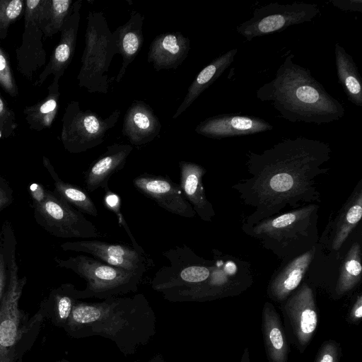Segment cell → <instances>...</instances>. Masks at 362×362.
Masks as SVG:
<instances>
[{"label":"cell","instance_id":"cell-33","mask_svg":"<svg viewBox=\"0 0 362 362\" xmlns=\"http://www.w3.org/2000/svg\"><path fill=\"white\" fill-rule=\"evenodd\" d=\"M54 320L59 327H65L75 303L79 300L78 290L73 284H64L51 293Z\"/></svg>","mask_w":362,"mask_h":362},{"label":"cell","instance_id":"cell-6","mask_svg":"<svg viewBox=\"0 0 362 362\" xmlns=\"http://www.w3.org/2000/svg\"><path fill=\"white\" fill-rule=\"evenodd\" d=\"M59 267L70 269L86 281L83 290H78L80 299L104 300L138 291L144 274L107 264L83 255L67 259L54 258Z\"/></svg>","mask_w":362,"mask_h":362},{"label":"cell","instance_id":"cell-22","mask_svg":"<svg viewBox=\"0 0 362 362\" xmlns=\"http://www.w3.org/2000/svg\"><path fill=\"white\" fill-rule=\"evenodd\" d=\"M180 170V187L190 203L195 213L201 219L210 222L215 216L211 203L206 198L203 186V176L206 169L195 163L181 160L179 163Z\"/></svg>","mask_w":362,"mask_h":362},{"label":"cell","instance_id":"cell-25","mask_svg":"<svg viewBox=\"0 0 362 362\" xmlns=\"http://www.w3.org/2000/svg\"><path fill=\"white\" fill-rule=\"evenodd\" d=\"M262 329L269 362H288V344L280 317L274 305L266 302L262 313Z\"/></svg>","mask_w":362,"mask_h":362},{"label":"cell","instance_id":"cell-19","mask_svg":"<svg viewBox=\"0 0 362 362\" xmlns=\"http://www.w3.org/2000/svg\"><path fill=\"white\" fill-rule=\"evenodd\" d=\"M161 127L150 105L144 101L134 100L124 116L122 133L132 146H139L154 140Z\"/></svg>","mask_w":362,"mask_h":362},{"label":"cell","instance_id":"cell-4","mask_svg":"<svg viewBox=\"0 0 362 362\" xmlns=\"http://www.w3.org/2000/svg\"><path fill=\"white\" fill-rule=\"evenodd\" d=\"M318 210L310 204L242 229L278 258L290 260L317 246Z\"/></svg>","mask_w":362,"mask_h":362},{"label":"cell","instance_id":"cell-42","mask_svg":"<svg viewBox=\"0 0 362 362\" xmlns=\"http://www.w3.org/2000/svg\"><path fill=\"white\" fill-rule=\"evenodd\" d=\"M362 317V296L361 295H359L351 310V312H350V314H349V319L350 320L355 323V324H358L361 319Z\"/></svg>","mask_w":362,"mask_h":362},{"label":"cell","instance_id":"cell-30","mask_svg":"<svg viewBox=\"0 0 362 362\" xmlns=\"http://www.w3.org/2000/svg\"><path fill=\"white\" fill-rule=\"evenodd\" d=\"M42 163L54 181L53 191L63 200L74 206L81 213L96 217L98 210L89 195L82 189L61 180L49 160L43 156Z\"/></svg>","mask_w":362,"mask_h":362},{"label":"cell","instance_id":"cell-46","mask_svg":"<svg viewBox=\"0 0 362 362\" xmlns=\"http://www.w3.org/2000/svg\"><path fill=\"white\" fill-rule=\"evenodd\" d=\"M0 362H8L6 360H4V358H2L1 357H0Z\"/></svg>","mask_w":362,"mask_h":362},{"label":"cell","instance_id":"cell-32","mask_svg":"<svg viewBox=\"0 0 362 362\" xmlns=\"http://www.w3.org/2000/svg\"><path fill=\"white\" fill-rule=\"evenodd\" d=\"M361 252L358 242L354 243L345 257L336 286V293L341 296L352 290L361 279Z\"/></svg>","mask_w":362,"mask_h":362},{"label":"cell","instance_id":"cell-36","mask_svg":"<svg viewBox=\"0 0 362 362\" xmlns=\"http://www.w3.org/2000/svg\"><path fill=\"white\" fill-rule=\"evenodd\" d=\"M104 203L107 208L112 211L116 214L119 221V223L124 228L129 238L131 239L133 244V247L139 252L146 254L144 250L136 243L135 238L130 231L129 226H127V222L124 220V218L121 211V200L119 197L114 192H111L110 189H107L106 190L105 194Z\"/></svg>","mask_w":362,"mask_h":362},{"label":"cell","instance_id":"cell-31","mask_svg":"<svg viewBox=\"0 0 362 362\" xmlns=\"http://www.w3.org/2000/svg\"><path fill=\"white\" fill-rule=\"evenodd\" d=\"M73 4L72 0H40L37 20L44 37H50L61 31Z\"/></svg>","mask_w":362,"mask_h":362},{"label":"cell","instance_id":"cell-35","mask_svg":"<svg viewBox=\"0 0 362 362\" xmlns=\"http://www.w3.org/2000/svg\"><path fill=\"white\" fill-rule=\"evenodd\" d=\"M0 86L10 96L18 95V88L6 52L0 46Z\"/></svg>","mask_w":362,"mask_h":362},{"label":"cell","instance_id":"cell-15","mask_svg":"<svg viewBox=\"0 0 362 362\" xmlns=\"http://www.w3.org/2000/svg\"><path fill=\"white\" fill-rule=\"evenodd\" d=\"M284 311L290 321L298 348L300 352H303L318 324L317 310L312 288L303 283L287 298Z\"/></svg>","mask_w":362,"mask_h":362},{"label":"cell","instance_id":"cell-44","mask_svg":"<svg viewBox=\"0 0 362 362\" xmlns=\"http://www.w3.org/2000/svg\"><path fill=\"white\" fill-rule=\"evenodd\" d=\"M240 362H250V353L247 348H245L243 354Z\"/></svg>","mask_w":362,"mask_h":362},{"label":"cell","instance_id":"cell-21","mask_svg":"<svg viewBox=\"0 0 362 362\" xmlns=\"http://www.w3.org/2000/svg\"><path fill=\"white\" fill-rule=\"evenodd\" d=\"M133 150L131 144H114L106 147V151L95 160L85 173V184L88 191L98 188L109 189L110 177L122 170Z\"/></svg>","mask_w":362,"mask_h":362},{"label":"cell","instance_id":"cell-12","mask_svg":"<svg viewBox=\"0 0 362 362\" xmlns=\"http://www.w3.org/2000/svg\"><path fill=\"white\" fill-rule=\"evenodd\" d=\"M60 247L64 251L88 253L107 264L143 274L153 263L146 254L133 247L98 240L68 241Z\"/></svg>","mask_w":362,"mask_h":362},{"label":"cell","instance_id":"cell-13","mask_svg":"<svg viewBox=\"0 0 362 362\" xmlns=\"http://www.w3.org/2000/svg\"><path fill=\"white\" fill-rule=\"evenodd\" d=\"M40 0H25L24 30L22 42L16 49L18 71L29 80L46 62L47 53L43 47V33L38 25Z\"/></svg>","mask_w":362,"mask_h":362},{"label":"cell","instance_id":"cell-41","mask_svg":"<svg viewBox=\"0 0 362 362\" xmlns=\"http://www.w3.org/2000/svg\"><path fill=\"white\" fill-rule=\"evenodd\" d=\"M29 191L33 203H37L44 199L46 195L47 189H45L40 184L34 182L30 185Z\"/></svg>","mask_w":362,"mask_h":362},{"label":"cell","instance_id":"cell-40","mask_svg":"<svg viewBox=\"0 0 362 362\" xmlns=\"http://www.w3.org/2000/svg\"><path fill=\"white\" fill-rule=\"evenodd\" d=\"M329 2L343 11L362 13L361 0H330Z\"/></svg>","mask_w":362,"mask_h":362},{"label":"cell","instance_id":"cell-24","mask_svg":"<svg viewBox=\"0 0 362 362\" xmlns=\"http://www.w3.org/2000/svg\"><path fill=\"white\" fill-rule=\"evenodd\" d=\"M144 19L139 11L132 12L127 22L114 31L117 37L118 54L122 58L121 68L115 78L117 83L122 81L127 66L134 60L143 45Z\"/></svg>","mask_w":362,"mask_h":362},{"label":"cell","instance_id":"cell-20","mask_svg":"<svg viewBox=\"0 0 362 362\" xmlns=\"http://www.w3.org/2000/svg\"><path fill=\"white\" fill-rule=\"evenodd\" d=\"M190 40L180 32L164 33L151 42L147 61L156 71L176 69L187 58Z\"/></svg>","mask_w":362,"mask_h":362},{"label":"cell","instance_id":"cell-10","mask_svg":"<svg viewBox=\"0 0 362 362\" xmlns=\"http://www.w3.org/2000/svg\"><path fill=\"white\" fill-rule=\"evenodd\" d=\"M320 13L315 4L295 2L290 4L271 3L254 10L252 17L236 27L247 41L282 31L291 25L310 22Z\"/></svg>","mask_w":362,"mask_h":362},{"label":"cell","instance_id":"cell-29","mask_svg":"<svg viewBox=\"0 0 362 362\" xmlns=\"http://www.w3.org/2000/svg\"><path fill=\"white\" fill-rule=\"evenodd\" d=\"M334 55L339 83L349 101L358 107H362V81L356 62L338 43L334 46Z\"/></svg>","mask_w":362,"mask_h":362},{"label":"cell","instance_id":"cell-16","mask_svg":"<svg viewBox=\"0 0 362 362\" xmlns=\"http://www.w3.org/2000/svg\"><path fill=\"white\" fill-rule=\"evenodd\" d=\"M81 7L82 0L74 2L60 31L59 43L35 82V86H41L50 75H53V78L60 79L71 64L76 47Z\"/></svg>","mask_w":362,"mask_h":362},{"label":"cell","instance_id":"cell-3","mask_svg":"<svg viewBox=\"0 0 362 362\" xmlns=\"http://www.w3.org/2000/svg\"><path fill=\"white\" fill-rule=\"evenodd\" d=\"M289 54L274 78L260 86L256 97L270 102L280 115L291 122L322 124L340 119L345 114L342 104L332 96L310 70L294 61Z\"/></svg>","mask_w":362,"mask_h":362},{"label":"cell","instance_id":"cell-39","mask_svg":"<svg viewBox=\"0 0 362 362\" xmlns=\"http://www.w3.org/2000/svg\"><path fill=\"white\" fill-rule=\"evenodd\" d=\"M8 281V269L2 240L0 243V303L4 294Z\"/></svg>","mask_w":362,"mask_h":362},{"label":"cell","instance_id":"cell-43","mask_svg":"<svg viewBox=\"0 0 362 362\" xmlns=\"http://www.w3.org/2000/svg\"><path fill=\"white\" fill-rule=\"evenodd\" d=\"M12 202V194L10 189L4 184H0V211Z\"/></svg>","mask_w":362,"mask_h":362},{"label":"cell","instance_id":"cell-28","mask_svg":"<svg viewBox=\"0 0 362 362\" xmlns=\"http://www.w3.org/2000/svg\"><path fill=\"white\" fill-rule=\"evenodd\" d=\"M59 79L53 78L47 96L35 105L25 107L23 113L30 129L40 132L52 125L59 110Z\"/></svg>","mask_w":362,"mask_h":362},{"label":"cell","instance_id":"cell-9","mask_svg":"<svg viewBox=\"0 0 362 362\" xmlns=\"http://www.w3.org/2000/svg\"><path fill=\"white\" fill-rule=\"evenodd\" d=\"M33 209L37 224L54 236L81 239L101 236L91 221L53 191L47 189L44 199L33 203Z\"/></svg>","mask_w":362,"mask_h":362},{"label":"cell","instance_id":"cell-18","mask_svg":"<svg viewBox=\"0 0 362 362\" xmlns=\"http://www.w3.org/2000/svg\"><path fill=\"white\" fill-rule=\"evenodd\" d=\"M273 128L270 123L260 117L226 113L205 119L196 127L195 132L220 139L269 132Z\"/></svg>","mask_w":362,"mask_h":362},{"label":"cell","instance_id":"cell-17","mask_svg":"<svg viewBox=\"0 0 362 362\" xmlns=\"http://www.w3.org/2000/svg\"><path fill=\"white\" fill-rule=\"evenodd\" d=\"M238 265L233 261L225 263L222 259L214 264L209 278L195 285L170 288L161 292L163 298L170 302H192L209 300L222 296L229 283V277L235 274Z\"/></svg>","mask_w":362,"mask_h":362},{"label":"cell","instance_id":"cell-47","mask_svg":"<svg viewBox=\"0 0 362 362\" xmlns=\"http://www.w3.org/2000/svg\"><path fill=\"white\" fill-rule=\"evenodd\" d=\"M58 362H70V361L64 360V361H58Z\"/></svg>","mask_w":362,"mask_h":362},{"label":"cell","instance_id":"cell-8","mask_svg":"<svg viewBox=\"0 0 362 362\" xmlns=\"http://www.w3.org/2000/svg\"><path fill=\"white\" fill-rule=\"evenodd\" d=\"M120 114L119 110H115L103 118L90 110H81L78 101H71L62 119L60 139L64 148L71 153H79L101 144Z\"/></svg>","mask_w":362,"mask_h":362},{"label":"cell","instance_id":"cell-26","mask_svg":"<svg viewBox=\"0 0 362 362\" xmlns=\"http://www.w3.org/2000/svg\"><path fill=\"white\" fill-rule=\"evenodd\" d=\"M238 49H230L218 56L206 66L196 76L187 89L182 103L173 116L177 118L232 64Z\"/></svg>","mask_w":362,"mask_h":362},{"label":"cell","instance_id":"cell-7","mask_svg":"<svg viewBox=\"0 0 362 362\" xmlns=\"http://www.w3.org/2000/svg\"><path fill=\"white\" fill-rule=\"evenodd\" d=\"M8 269L6 288L0 303V357L8 362H14L15 347L20 341L25 329L23 327V313L18 303L26 278H19L16 262V240L10 223H4L2 228Z\"/></svg>","mask_w":362,"mask_h":362},{"label":"cell","instance_id":"cell-38","mask_svg":"<svg viewBox=\"0 0 362 362\" xmlns=\"http://www.w3.org/2000/svg\"><path fill=\"white\" fill-rule=\"evenodd\" d=\"M340 356L339 344L334 340H328L322 344L313 362H339Z\"/></svg>","mask_w":362,"mask_h":362},{"label":"cell","instance_id":"cell-11","mask_svg":"<svg viewBox=\"0 0 362 362\" xmlns=\"http://www.w3.org/2000/svg\"><path fill=\"white\" fill-rule=\"evenodd\" d=\"M163 255L170 265L160 268L151 281L152 288L160 293L204 282L214 269V264L198 256L186 245L170 249Z\"/></svg>","mask_w":362,"mask_h":362},{"label":"cell","instance_id":"cell-14","mask_svg":"<svg viewBox=\"0 0 362 362\" xmlns=\"http://www.w3.org/2000/svg\"><path fill=\"white\" fill-rule=\"evenodd\" d=\"M133 185L139 192L170 213L185 218H193L196 214L180 185L168 177L144 173L133 180Z\"/></svg>","mask_w":362,"mask_h":362},{"label":"cell","instance_id":"cell-34","mask_svg":"<svg viewBox=\"0 0 362 362\" xmlns=\"http://www.w3.org/2000/svg\"><path fill=\"white\" fill-rule=\"evenodd\" d=\"M25 1L0 0V40L6 39L10 25L24 13Z\"/></svg>","mask_w":362,"mask_h":362},{"label":"cell","instance_id":"cell-2","mask_svg":"<svg viewBox=\"0 0 362 362\" xmlns=\"http://www.w3.org/2000/svg\"><path fill=\"white\" fill-rule=\"evenodd\" d=\"M64 328L76 339L93 336L108 339L127 356L156 335V315L143 293L93 303L78 300Z\"/></svg>","mask_w":362,"mask_h":362},{"label":"cell","instance_id":"cell-5","mask_svg":"<svg viewBox=\"0 0 362 362\" xmlns=\"http://www.w3.org/2000/svg\"><path fill=\"white\" fill-rule=\"evenodd\" d=\"M118 54L117 37L111 32L103 12H88L85 33V48L77 76L78 86L90 93H107V71L115 54Z\"/></svg>","mask_w":362,"mask_h":362},{"label":"cell","instance_id":"cell-1","mask_svg":"<svg viewBox=\"0 0 362 362\" xmlns=\"http://www.w3.org/2000/svg\"><path fill=\"white\" fill-rule=\"evenodd\" d=\"M328 144L302 136L284 139L262 151L246 154L250 177L235 183L243 202L254 210L243 226L282 214L286 209L320 202L317 179L327 174Z\"/></svg>","mask_w":362,"mask_h":362},{"label":"cell","instance_id":"cell-48","mask_svg":"<svg viewBox=\"0 0 362 362\" xmlns=\"http://www.w3.org/2000/svg\"><path fill=\"white\" fill-rule=\"evenodd\" d=\"M0 184H1V182H0Z\"/></svg>","mask_w":362,"mask_h":362},{"label":"cell","instance_id":"cell-37","mask_svg":"<svg viewBox=\"0 0 362 362\" xmlns=\"http://www.w3.org/2000/svg\"><path fill=\"white\" fill-rule=\"evenodd\" d=\"M17 127L14 112L0 95V139L13 136Z\"/></svg>","mask_w":362,"mask_h":362},{"label":"cell","instance_id":"cell-27","mask_svg":"<svg viewBox=\"0 0 362 362\" xmlns=\"http://www.w3.org/2000/svg\"><path fill=\"white\" fill-rule=\"evenodd\" d=\"M362 181L360 180L332 223V249L339 250L362 217Z\"/></svg>","mask_w":362,"mask_h":362},{"label":"cell","instance_id":"cell-23","mask_svg":"<svg viewBox=\"0 0 362 362\" xmlns=\"http://www.w3.org/2000/svg\"><path fill=\"white\" fill-rule=\"evenodd\" d=\"M316 246L290 260L274 275L271 279L267 293L273 300L281 302L290 296L300 285L304 274L310 265Z\"/></svg>","mask_w":362,"mask_h":362},{"label":"cell","instance_id":"cell-45","mask_svg":"<svg viewBox=\"0 0 362 362\" xmlns=\"http://www.w3.org/2000/svg\"><path fill=\"white\" fill-rule=\"evenodd\" d=\"M148 362H165L163 356L161 354H156L153 356Z\"/></svg>","mask_w":362,"mask_h":362}]
</instances>
